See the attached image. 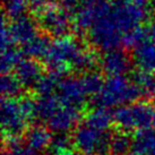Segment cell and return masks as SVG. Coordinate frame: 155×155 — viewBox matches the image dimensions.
<instances>
[{
	"instance_id": "6da1fadb",
	"label": "cell",
	"mask_w": 155,
	"mask_h": 155,
	"mask_svg": "<svg viewBox=\"0 0 155 155\" xmlns=\"http://www.w3.org/2000/svg\"><path fill=\"white\" fill-rule=\"evenodd\" d=\"M148 13V4L139 0H109L87 31L91 43L104 52L118 49L128 32L142 26Z\"/></svg>"
},
{
	"instance_id": "7a4b0ae2",
	"label": "cell",
	"mask_w": 155,
	"mask_h": 155,
	"mask_svg": "<svg viewBox=\"0 0 155 155\" xmlns=\"http://www.w3.org/2000/svg\"><path fill=\"white\" fill-rule=\"evenodd\" d=\"M36 102V118L43 121L51 131L65 134L75 128L81 118V108L62 102L53 94L39 95Z\"/></svg>"
},
{
	"instance_id": "3957f363",
	"label": "cell",
	"mask_w": 155,
	"mask_h": 155,
	"mask_svg": "<svg viewBox=\"0 0 155 155\" xmlns=\"http://www.w3.org/2000/svg\"><path fill=\"white\" fill-rule=\"evenodd\" d=\"M36 118V102L28 97H4L1 101V127L5 138L17 139Z\"/></svg>"
},
{
	"instance_id": "277c9868",
	"label": "cell",
	"mask_w": 155,
	"mask_h": 155,
	"mask_svg": "<svg viewBox=\"0 0 155 155\" xmlns=\"http://www.w3.org/2000/svg\"><path fill=\"white\" fill-rule=\"evenodd\" d=\"M85 48L77 39L70 35L60 36L50 43L43 61L51 71L62 75L75 69L78 58Z\"/></svg>"
},
{
	"instance_id": "5b68a950",
	"label": "cell",
	"mask_w": 155,
	"mask_h": 155,
	"mask_svg": "<svg viewBox=\"0 0 155 155\" xmlns=\"http://www.w3.org/2000/svg\"><path fill=\"white\" fill-rule=\"evenodd\" d=\"M140 92L133 82L124 75L109 76L97 94L94 96L95 102L105 108L121 107L137 101Z\"/></svg>"
},
{
	"instance_id": "8992f818",
	"label": "cell",
	"mask_w": 155,
	"mask_h": 155,
	"mask_svg": "<svg viewBox=\"0 0 155 155\" xmlns=\"http://www.w3.org/2000/svg\"><path fill=\"white\" fill-rule=\"evenodd\" d=\"M113 118L114 124L122 131H139L153 126V108L146 102L135 101L118 107Z\"/></svg>"
},
{
	"instance_id": "52a82bcc",
	"label": "cell",
	"mask_w": 155,
	"mask_h": 155,
	"mask_svg": "<svg viewBox=\"0 0 155 155\" xmlns=\"http://www.w3.org/2000/svg\"><path fill=\"white\" fill-rule=\"evenodd\" d=\"M112 135L83 122L75 129L73 145L84 155H111L110 144Z\"/></svg>"
},
{
	"instance_id": "ba28073f",
	"label": "cell",
	"mask_w": 155,
	"mask_h": 155,
	"mask_svg": "<svg viewBox=\"0 0 155 155\" xmlns=\"http://www.w3.org/2000/svg\"><path fill=\"white\" fill-rule=\"evenodd\" d=\"M40 27L47 33L48 35L60 38L68 34L70 27L74 22L71 16L69 15L60 5L57 6L54 4H50L42 8L39 13Z\"/></svg>"
},
{
	"instance_id": "9c48e42d",
	"label": "cell",
	"mask_w": 155,
	"mask_h": 155,
	"mask_svg": "<svg viewBox=\"0 0 155 155\" xmlns=\"http://www.w3.org/2000/svg\"><path fill=\"white\" fill-rule=\"evenodd\" d=\"M59 99L66 104L82 108L86 102V97L90 96L86 87L84 85L82 76H64L61 77L59 85L54 92Z\"/></svg>"
},
{
	"instance_id": "30bf717a",
	"label": "cell",
	"mask_w": 155,
	"mask_h": 155,
	"mask_svg": "<svg viewBox=\"0 0 155 155\" xmlns=\"http://www.w3.org/2000/svg\"><path fill=\"white\" fill-rule=\"evenodd\" d=\"M101 68L109 76L124 75L131 67V59L127 56L124 50L113 49L105 51L102 58L100 59Z\"/></svg>"
},
{
	"instance_id": "8fae6325",
	"label": "cell",
	"mask_w": 155,
	"mask_h": 155,
	"mask_svg": "<svg viewBox=\"0 0 155 155\" xmlns=\"http://www.w3.org/2000/svg\"><path fill=\"white\" fill-rule=\"evenodd\" d=\"M9 26L14 42L22 45V48L33 41L40 34L38 24L32 18L26 17L24 15L21 17L14 18L13 22L9 23Z\"/></svg>"
},
{
	"instance_id": "7c38bea8",
	"label": "cell",
	"mask_w": 155,
	"mask_h": 155,
	"mask_svg": "<svg viewBox=\"0 0 155 155\" xmlns=\"http://www.w3.org/2000/svg\"><path fill=\"white\" fill-rule=\"evenodd\" d=\"M15 75L18 77L24 87H35L43 76V68L34 58L23 59L15 69Z\"/></svg>"
},
{
	"instance_id": "4fadbf2b",
	"label": "cell",
	"mask_w": 155,
	"mask_h": 155,
	"mask_svg": "<svg viewBox=\"0 0 155 155\" xmlns=\"http://www.w3.org/2000/svg\"><path fill=\"white\" fill-rule=\"evenodd\" d=\"M133 61L140 70L155 73V42L143 40L133 48Z\"/></svg>"
},
{
	"instance_id": "5bb4252c",
	"label": "cell",
	"mask_w": 155,
	"mask_h": 155,
	"mask_svg": "<svg viewBox=\"0 0 155 155\" xmlns=\"http://www.w3.org/2000/svg\"><path fill=\"white\" fill-rule=\"evenodd\" d=\"M52 135L50 129L43 126H34L27 128L25 131L26 145L36 151H43L50 146L52 142Z\"/></svg>"
},
{
	"instance_id": "9a60e30c",
	"label": "cell",
	"mask_w": 155,
	"mask_h": 155,
	"mask_svg": "<svg viewBox=\"0 0 155 155\" xmlns=\"http://www.w3.org/2000/svg\"><path fill=\"white\" fill-rule=\"evenodd\" d=\"M131 151L136 155H155V129L139 130L133 138Z\"/></svg>"
},
{
	"instance_id": "2e32d148",
	"label": "cell",
	"mask_w": 155,
	"mask_h": 155,
	"mask_svg": "<svg viewBox=\"0 0 155 155\" xmlns=\"http://www.w3.org/2000/svg\"><path fill=\"white\" fill-rule=\"evenodd\" d=\"M83 122L96 129L108 131L112 122H114V118H113V113L109 111L108 108L99 105L97 108L91 110L87 113Z\"/></svg>"
},
{
	"instance_id": "e0dca14e",
	"label": "cell",
	"mask_w": 155,
	"mask_h": 155,
	"mask_svg": "<svg viewBox=\"0 0 155 155\" xmlns=\"http://www.w3.org/2000/svg\"><path fill=\"white\" fill-rule=\"evenodd\" d=\"M133 82L140 92L142 96L148 99H155V73L138 70L134 74Z\"/></svg>"
},
{
	"instance_id": "ac0fdd59",
	"label": "cell",
	"mask_w": 155,
	"mask_h": 155,
	"mask_svg": "<svg viewBox=\"0 0 155 155\" xmlns=\"http://www.w3.org/2000/svg\"><path fill=\"white\" fill-rule=\"evenodd\" d=\"M51 41H49L47 35L39 34L33 41L23 47V52L26 53L27 56L34 59H43L48 52V49L50 47Z\"/></svg>"
},
{
	"instance_id": "d6986e66",
	"label": "cell",
	"mask_w": 155,
	"mask_h": 155,
	"mask_svg": "<svg viewBox=\"0 0 155 155\" xmlns=\"http://www.w3.org/2000/svg\"><path fill=\"white\" fill-rule=\"evenodd\" d=\"M1 71L2 74L10 73L12 70H15L16 67L19 65V62L24 59L23 58V50H19L15 45L9 47L5 50H1Z\"/></svg>"
},
{
	"instance_id": "ffe728a7",
	"label": "cell",
	"mask_w": 155,
	"mask_h": 155,
	"mask_svg": "<svg viewBox=\"0 0 155 155\" xmlns=\"http://www.w3.org/2000/svg\"><path fill=\"white\" fill-rule=\"evenodd\" d=\"M23 84L15 74L6 73L1 77V93L4 97H17L22 92Z\"/></svg>"
},
{
	"instance_id": "44dd1931",
	"label": "cell",
	"mask_w": 155,
	"mask_h": 155,
	"mask_svg": "<svg viewBox=\"0 0 155 155\" xmlns=\"http://www.w3.org/2000/svg\"><path fill=\"white\" fill-rule=\"evenodd\" d=\"M133 139L128 136V133L120 130L119 133L112 135L110 151L111 155H127L128 151L131 150Z\"/></svg>"
},
{
	"instance_id": "7402d4cb",
	"label": "cell",
	"mask_w": 155,
	"mask_h": 155,
	"mask_svg": "<svg viewBox=\"0 0 155 155\" xmlns=\"http://www.w3.org/2000/svg\"><path fill=\"white\" fill-rule=\"evenodd\" d=\"M62 75L56 71H50V73L45 74L42 76L38 83V85L35 86L38 95H48L53 94L57 91V87L59 85Z\"/></svg>"
},
{
	"instance_id": "603a6c76",
	"label": "cell",
	"mask_w": 155,
	"mask_h": 155,
	"mask_svg": "<svg viewBox=\"0 0 155 155\" xmlns=\"http://www.w3.org/2000/svg\"><path fill=\"white\" fill-rule=\"evenodd\" d=\"M7 147L2 155H44L42 151H36L27 145H22L17 139H7Z\"/></svg>"
},
{
	"instance_id": "cb8c5ba5",
	"label": "cell",
	"mask_w": 155,
	"mask_h": 155,
	"mask_svg": "<svg viewBox=\"0 0 155 155\" xmlns=\"http://www.w3.org/2000/svg\"><path fill=\"white\" fill-rule=\"evenodd\" d=\"M2 4L6 16L14 19L24 15L30 2L28 0H2Z\"/></svg>"
},
{
	"instance_id": "d4e9b609",
	"label": "cell",
	"mask_w": 155,
	"mask_h": 155,
	"mask_svg": "<svg viewBox=\"0 0 155 155\" xmlns=\"http://www.w3.org/2000/svg\"><path fill=\"white\" fill-rule=\"evenodd\" d=\"M73 144V139H69L65 134H57L52 138L49 150L53 155H65L69 152V147Z\"/></svg>"
},
{
	"instance_id": "484cf974",
	"label": "cell",
	"mask_w": 155,
	"mask_h": 155,
	"mask_svg": "<svg viewBox=\"0 0 155 155\" xmlns=\"http://www.w3.org/2000/svg\"><path fill=\"white\" fill-rule=\"evenodd\" d=\"M15 42H14L13 35L10 32V26L9 22H7V18H2V23H1V50H5L9 47H13Z\"/></svg>"
},
{
	"instance_id": "4316f807",
	"label": "cell",
	"mask_w": 155,
	"mask_h": 155,
	"mask_svg": "<svg viewBox=\"0 0 155 155\" xmlns=\"http://www.w3.org/2000/svg\"><path fill=\"white\" fill-rule=\"evenodd\" d=\"M52 1L53 0H28L31 8L33 9L34 12H36V13H39L40 10L44 8L45 6L52 4Z\"/></svg>"
},
{
	"instance_id": "83f0119b",
	"label": "cell",
	"mask_w": 155,
	"mask_h": 155,
	"mask_svg": "<svg viewBox=\"0 0 155 155\" xmlns=\"http://www.w3.org/2000/svg\"><path fill=\"white\" fill-rule=\"evenodd\" d=\"M145 33H146L147 40H151L155 42V17L152 18L145 25Z\"/></svg>"
},
{
	"instance_id": "f1b7e54d",
	"label": "cell",
	"mask_w": 155,
	"mask_h": 155,
	"mask_svg": "<svg viewBox=\"0 0 155 155\" xmlns=\"http://www.w3.org/2000/svg\"><path fill=\"white\" fill-rule=\"evenodd\" d=\"M152 108H153V126L155 127V99L153 104H152Z\"/></svg>"
},
{
	"instance_id": "f546056e",
	"label": "cell",
	"mask_w": 155,
	"mask_h": 155,
	"mask_svg": "<svg viewBox=\"0 0 155 155\" xmlns=\"http://www.w3.org/2000/svg\"><path fill=\"white\" fill-rule=\"evenodd\" d=\"M65 155H84V154H82V153H79V152H77V153H75V152H70V151H69L68 153H66Z\"/></svg>"
},
{
	"instance_id": "4dcf8cb0",
	"label": "cell",
	"mask_w": 155,
	"mask_h": 155,
	"mask_svg": "<svg viewBox=\"0 0 155 155\" xmlns=\"http://www.w3.org/2000/svg\"><path fill=\"white\" fill-rule=\"evenodd\" d=\"M139 1H143V2H146V4H148L151 0H139Z\"/></svg>"
},
{
	"instance_id": "1f68e13d",
	"label": "cell",
	"mask_w": 155,
	"mask_h": 155,
	"mask_svg": "<svg viewBox=\"0 0 155 155\" xmlns=\"http://www.w3.org/2000/svg\"><path fill=\"white\" fill-rule=\"evenodd\" d=\"M133 155H136V154H133Z\"/></svg>"
}]
</instances>
